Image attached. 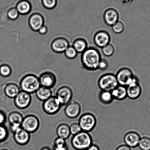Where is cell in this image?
<instances>
[{
	"mask_svg": "<svg viewBox=\"0 0 150 150\" xmlns=\"http://www.w3.org/2000/svg\"><path fill=\"white\" fill-rule=\"evenodd\" d=\"M101 59V54L98 50L94 47H89L82 53L81 61L84 69L88 71H96L98 69Z\"/></svg>",
	"mask_w": 150,
	"mask_h": 150,
	"instance_id": "6da1fadb",
	"label": "cell"
},
{
	"mask_svg": "<svg viewBox=\"0 0 150 150\" xmlns=\"http://www.w3.org/2000/svg\"><path fill=\"white\" fill-rule=\"evenodd\" d=\"M40 86L38 77L33 74H28L20 80V90L30 94L35 93Z\"/></svg>",
	"mask_w": 150,
	"mask_h": 150,
	"instance_id": "7a4b0ae2",
	"label": "cell"
},
{
	"mask_svg": "<svg viewBox=\"0 0 150 150\" xmlns=\"http://www.w3.org/2000/svg\"><path fill=\"white\" fill-rule=\"evenodd\" d=\"M73 148L76 150H86L92 144L93 139L89 132L81 131L73 135L71 140Z\"/></svg>",
	"mask_w": 150,
	"mask_h": 150,
	"instance_id": "3957f363",
	"label": "cell"
},
{
	"mask_svg": "<svg viewBox=\"0 0 150 150\" xmlns=\"http://www.w3.org/2000/svg\"><path fill=\"white\" fill-rule=\"evenodd\" d=\"M98 86L102 91H111L119 85L116 75L107 74L102 76L98 81Z\"/></svg>",
	"mask_w": 150,
	"mask_h": 150,
	"instance_id": "277c9868",
	"label": "cell"
},
{
	"mask_svg": "<svg viewBox=\"0 0 150 150\" xmlns=\"http://www.w3.org/2000/svg\"><path fill=\"white\" fill-rule=\"evenodd\" d=\"M78 123L83 131L89 132L96 127L97 119L92 113H85L80 116Z\"/></svg>",
	"mask_w": 150,
	"mask_h": 150,
	"instance_id": "5b68a950",
	"label": "cell"
},
{
	"mask_svg": "<svg viewBox=\"0 0 150 150\" xmlns=\"http://www.w3.org/2000/svg\"><path fill=\"white\" fill-rule=\"evenodd\" d=\"M62 107L60 102L56 96H52L43 102L42 109L45 113L49 115L57 113Z\"/></svg>",
	"mask_w": 150,
	"mask_h": 150,
	"instance_id": "8992f818",
	"label": "cell"
},
{
	"mask_svg": "<svg viewBox=\"0 0 150 150\" xmlns=\"http://www.w3.org/2000/svg\"><path fill=\"white\" fill-rule=\"evenodd\" d=\"M40 126V121L37 116L29 115L24 117L21 124V128L29 133L37 132Z\"/></svg>",
	"mask_w": 150,
	"mask_h": 150,
	"instance_id": "52a82bcc",
	"label": "cell"
},
{
	"mask_svg": "<svg viewBox=\"0 0 150 150\" xmlns=\"http://www.w3.org/2000/svg\"><path fill=\"white\" fill-rule=\"evenodd\" d=\"M116 76L119 85L126 87L132 83L135 77L132 71L127 68H123L119 70Z\"/></svg>",
	"mask_w": 150,
	"mask_h": 150,
	"instance_id": "ba28073f",
	"label": "cell"
},
{
	"mask_svg": "<svg viewBox=\"0 0 150 150\" xmlns=\"http://www.w3.org/2000/svg\"><path fill=\"white\" fill-rule=\"evenodd\" d=\"M56 97L62 106H65L71 101L73 96L72 89L68 86H62L57 91Z\"/></svg>",
	"mask_w": 150,
	"mask_h": 150,
	"instance_id": "9c48e42d",
	"label": "cell"
},
{
	"mask_svg": "<svg viewBox=\"0 0 150 150\" xmlns=\"http://www.w3.org/2000/svg\"><path fill=\"white\" fill-rule=\"evenodd\" d=\"M14 99V105L17 108L21 110L27 108L32 101L31 94L21 90Z\"/></svg>",
	"mask_w": 150,
	"mask_h": 150,
	"instance_id": "30bf717a",
	"label": "cell"
},
{
	"mask_svg": "<svg viewBox=\"0 0 150 150\" xmlns=\"http://www.w3.org/2000/svg\"><path fill=\"white\" fill-rule=\"evenodd\" d=\"M23 118L22 114L17 111L12 112L8 115V120L10 125V129L13 133L21 129Z\"/></svg>",
	"mask_w": 150,
	"mask_h": 150,
	"instance_id": "8fae6325",
	"label": "cell"
},
{
	"mask_svg": "<svg viewBox=\"0 0 150 150\" xmlns=\"http://www.w3.org/2000/svg\"><path fill=\"white\" fill-rule=\"evenodd\" d=\"M38 78L41 86L50 89L56 85L57 80L56 75L49 71L42 73Z\"/></svg>",
	"mask_w": 150,
	"mask_h": 150,
	"instance_id": "7c38bea8",
	"label": "cell"
},
{
	"mask_svg": "<svg viewBox=\"0 0 150 150\" xmlns=\"http://www.w3.org/2000/svg\"><path fill=\"white\" fill-rule=\"evenodd\" d=\"M126 88L127 97L131 100H136L138 98L142 93V88L139 85L138 78L136 76Z\"/></svg>",
	"mask_w": 150,
	"mask_h": 150,
	"instance_id": "4fadbf2b",
	"label": "cell"
},
{
	"mask_svg": "<svg viewBox=\"0 0 150 150\" xmlns=\"http://www.w3.org/2000/svg\"><path fill=\"white\" fill-rule=\"evenodd\" d=\"M81 107L79 103L72 101L65 106L64 112L67 117L70 119H75L81 113Z\"/></svg>",
	"mask_w": 150,
	"mask_h": 150,
	"instance_id": "5bb4252c",
	"label": "cell"
},
{
	"mask_svg": "<svg viewBox=\"0 0 150 150\" xmlns=\"http://www.w3.org/2000/svg\"><path fill=\"white\" fill-rule=\"evenodd\" d=\"M69 46V41L63 37L56 38L52 42L51 45L52 50L58 53H64Z\"/></svg>",
	"mask_w": 150,
	"mask_h": 150,
	"instance_id": "9a60e30c",
	"label": "cell"
},
{
	"mask_svg": "<svg viewBox=\"0 0 150 150\" xmlns=\"http://www.w3.org/2000/svg\"><path fill=\"white\" fill-rule=\"evenodd\" d=\"M110 34L104 30H100L95 34L94 41L95 44L102 49L110 43Z\"/></svg>",
	"mask_w": 150,
	"mask_h": 150,
	"instance_id": "2e32d148",
	"label": "cell"
},
{
	"mask_svg": "<svg viewBox=\"0 0 150 150\" xmlns=\"http://www.w3.org/2000/svg\"><path fill=\"white\" fill-rule=\"evenodd\" d=\"M13 138L16 143L21 146H24L30 142V134L21 128L13 133Z\"/></svg>",
	"mask_w": 150,
	"mask_h": 150,
	"instance_id": "e0dca14e",
	"label": "cell"
},
{
	"mask_svg": "<svg viewBox=\"0 0 150 150\" xmlns=\"http://www.w3.org/2000/svg\"><path fill=\"white\" fill-rule=\"evenodd\" d=\"M28 23L30 28L34 31H38L41 27L44 25V19L39 13L32 14L29 17Z\"/></svg>",
	"mask_w": 150,
	"mask_h": 150,
	"instance_id": "ac0fdd59",
	"label": "cell"
},
{
	"mask_svg": "<svg viewBox=\"0 0 150 150\" xmlns=\"http://www.w3.org/2000/svg\"><path fill=\"white\" fill-rule=\"evenodd\" d=\"M103 18L105 24L112 27L119 21V13L114 8H108L105 11Z\"/></svg>",
	"mask_w": 150,
	"mask_h": 150,
	"instance_id": "d6986e66",
	"label": "cell"
},
{
	"mask_svg": "<svg viewBox=\"0 0 150 150\" xmlns=\"http://www.w3.org/2000/svg\"><path fill=\"white\" fill-rule=\"evenodd\" d=\"M141 137L139 134L134 131H130L125 134L124 137L125 145L131 148L138 146Z\"/></svg>",
	"mask_w": 150,
	"mask_h": 150,
	"instance_id": "ffe728a7",
	"label": "cell"
},
{
	"mask_svg": "<svg viewBox=\"0 0 150 150\" xmlns=\"http://www.w3.org/2000/svg\"><path fill=\"white\" fill-rule=\"evenodd\" d=\"M4 90L6 96L11 98H14L21 91L20 87L13 83L7 84Z\"/></svg>",
	"mask_w": 150,
	"mask_h": 150,
	"instance_id": "44dd1931",
	"label": "cell"
},
{
	"mask_svg": "<svg viewBox=\"0 0 150 150\" xmlns=\"http://www.w3.org/2000/svg\"><path fill=\"white\" fill-rule=\"evenodd\" d=\"M113 99L118 101H122L127 97L126 87L119 85L111 91Z\"/></svg>",
	"mask_w": 150,
	"mask_h": 150,
	"instance_id": "7402d4cb",
	"label": "cell"
},
{
	"mask_svg": "<svg viewBox=\"0 0 150 150\" xmlns=\"http://www.w3.org/2000/svg\"><path fill=\"white\" fill-rule=\"evenodd\" d=\"M16 8L19 13L22 15H27L31 10V5L27 0H21L17 3Z\"/></svg>",
	"mask_w": 150,
	"mask_h": 150,
	"instance_id": "603a6c76",
	"label": "cell"
},
{
	"mask_svg": "<svg viewBox=\"0 0 150 150\" xmlns=\"http://www.w3.org/2000/svg\"><path fill=\"white\" fill-rule=\"evenodd\" d=\"M58 137L66 140L71 134L69 126L66 123H62L58 126L56 129Z\"/></svg>",
	"mask_w": 150,
	"mask_h": 150,
	"instance_id": "cb8c5ba5",
	"label": "cell"
},
{
	"mask_svg": "<svg viewBox=\"0 0 150 150\" xmlns=\"http://www.w3.org/2000/svg\"><path fill=\"white\" fill-rule=\"evenodd\" d=\"M37 98L40 101H45L52 96V92L50 88L41 86L35 92Z\"/></svg>",
	"mask_w": 150,
	"mask_h": 150,
	"instance_id": "d4e9b609",
	"label": "cell"
},
{
	"mask_svg": "<svg viewBox=\"0 0 150 150\" xmlns=\"http://www.w3.org/2000/svg\"><path fill=\"white\" fill-rule=\"evenodd\" d=\"M72 46L78 53H82L88 48L87 42L81 38L75 39L73 43Z\"/></svg>",
	"mask_w": 150,
	"mask_h": 150,
	"instance_id": "484cf974",
	"label": "cell"
},
{
	"mask_svg": "<svg viewBox=\"0 0 150 150\" xmlns=\"http://www.w3.org/2000/svg\"><path fill=\"white\" fill-rule=\"evenodd\" d=\"M99 99L101 103L105 105L111 104L114 100L111 91L102 90L99 93Z\"/></svg>",
	"mask_w": 150,
	"mask_h": 150,
	"instance_id": "4316f807",
	"label": "cell"
},
{
	"mask_svg": "<svg viewBox=\"0 0 150 150\" xmlns=\"http://www.w3.org/2000/svg\"><path fill=\"white\" fill-rule=\"evenodd\" d=\"M66 140L58 137L54 142L53 150H68Z\"/></svg>",
	"mask_w": 150,
	"mask_h": 150,
	"instance_id": "83f0119b",
	"label": "cell"
},
{
	"mask_svg": "<svg viewBox=\"0 0 150 150\" xmlns=\"http://www.w3.org/2000/svg\"><path fill=\"white\" fill-rule=\"evenodd\" d=\"M138 146L141 150H150V138L147 137L141 138Z\"/></svg>",
	"mask_w": 150,
	"mask_h": 150,
	"instance_id": "f1b7e54d",
	"label": "cell"
},
{
	"mask_svg": "<svg viewBox=\"0 0 150 150\" xmlns=\"http://www.w3.org/2000/svg\"><path fill=\"white\" fill-rule=\"evenodd\" d=\"M12 73L11 67L7 65H2L0 66V75L4 78L9 77Z\"/></svg>",
	"mask_w": 150,
	"mask_h": 150,
	"instance_id": "f546056e",
	"label": "cell"
},
{
	"mask_svg": "<svg viewBox=\"0 0 150 150\" xmlns=\"http://www.w3.org/2000/svg\"><path fill=\"white\" fill-rule=\"evenodd\" d=\"M64 53L67 59L72 60L76 58L78 54L72 46H69Z\"/></svg>",
	"mask_w": 150,
	"mask_h": 150,
	"instance_id": "4dcf8cb0",
	"label": "cell"
},
{
	"mask_svg": "<svg viewBox=\"0 0 150 150\" xmlns=\"http://www.w3.org/2000/svg\"><path fill=\"white\" fill-rule=\"evenodd\" d=\"M102 52L105 56L110 57L115 53V48L114 46L111 43H109L102 48Z\"/></svg>",
	"mask_w": 150,
	"mask_h": 150,
	"instance_id": "1f68e13d",
	"label": "cell"
},
{
	"mask_svg": "<svg viewBox=\"0 0 150 150\" xmlns=\"http://www.w3.org/2000/svg\"><path fill=\"white\" fill-rule=\"evenodd\" d=\"M9 135L8 130L4 125H0V142L6 140Z\"/></svg>",
	"mask_w": 150,
	"mask_h": 150,
	"instance_id": "d6a6232c",
	"label": "cell"
},
{
	"mask_svg": "<svg viewBox=\"0 0 150 150\" xmlns=\"http://www.w3.org/2000/svg\"><path fill=\"white\" fill-rule=\"evenodd\" d=\"M112 27L113 31L116 34L122 33L125 30L124 24L121 21H118Z\"/></svg>",
	"mask_w": 150,
	"mask_h": 150,
	"instance_id": "836d02e7",
	"label": "cell"
},
{
	"mask_svg": "<svg viewBox=\"0 0 150 150\" xmlns=\"http://www.w3.org/2000/svg\"><path fill=\"white\" fill-rule=\"evenodd\" d=\"M42 5L47 9H52L55 8L57 4V0H42Z\"/></svg>",
	"mask_w": 150,
	"mask_h": 150,
	"instance_id": "e575fe53",
	"label": "cell"
},
{
	"mask_svg": "<svg viewBox=\"0 0 150 150\" xmlns=\"http://www.w3.org/2000/svg\"><path fill=\"white\" fill-rule=\"evenodd\" d=\"M20 14L16 8H11L8 10L7 16L10 20H15L18 18Z\"/></svg>",
	"mask_w": 150,
	"mask_h": 150,
	"instance_id": "d590c367",
	"label": "cell"
},
{
	"mask_svg": "<svg viewBox=\"0 0 150 150\" xmlns=\"http://www.w3.org/2000/svg\"><path fill=\"white\" fill-rule=\"evenodd\" d=\"M71 134L76 135L82 131L81 126L78 123H74L69 126Z\"/></svg>",
	"mask_w": 150,
	"mask_h": 150,
	"instance_id": "8d00e7d4",
	"label": "cell"
},
{
	"mask_svg": "<svg viewBox=\"0 0 150 150\" xmlns=\"http://www.w3.org/2000/svg\"><path fill=\"white\" fill-rule=\"evenodd\" d=\"M109 64L107 60L105 59H101L99 64L98 69L102 71L106 70L108 68Z\"/></svg>",
	"mask_w": 150,
	"mask_h": 150,
	"instance_id": "74e56055",
	"label": "cell"
},
{
	"mask_svg": "<svg viewBox=\"0 0 150 150\" xmlns=\"http://www.w3.org/2000/svg\"><path fill=\"white\" fill-rule=\"evenodd\" d=\"M6 120V116L5 113L0 110V125H4Z\"/></svg>",
	"mask_w": 150,
	"mask_h": 150,
	"instance_id": "f35d334b",
	"label": "cell"
},
{
	"mask_svg": "<svg viewBox=\"0 0 150 150\" xmlns=\"http://www.w3.org/2000/svg\"><path fill=\"white\" fill-rule=\"evenodd\" d=\"M48 31L47 27L46 25H44L42 26L39 30H38V33L41 35H45L46 34Z\"/></svg>",
	"mask_w": 150,
	"mask_h": 150,
	"instance_id": "ab89813d",
	"label": "cell"
},
{
	"mask_svg": "<svg viewBox=\"0 0 150 150\" xmlns=\"http://www.w3.org/2000/svg\"><path fill=\"white\" fill-rule=\"evenodd\" d=\"M115 150H132L130 147L126 145H122L119 146Z\"/></svg>",
	"mask_w": 150,
	"mask_h": 150,
	"instance_id": "60d3db41",
	"label": "cell"
},
{
	"mask_svg": "<svg viewBox=\"0 0 150 150\" xmlns=\"http://www.w3.org/2000/svg\"><path fill=\"white\" fill-rule=\"evenodd\" d=\"M86 150H100L99 147L97 145L92 144Z\"/></svg>",
	"mask_w": 150,
	"mask_h": 150,
	"instance_id": "b9f144b4",
	"label": "cell"
},
{
	"mask_svg": "<svg viewBox=\"0 0 150 150\" xmlns=\"http://www.w3.org/2000/svg\"><path fill=\"white\" fill-rule=\"evenodd\" d=\"M40 150H53L51 148L48 146H43L42 147Z\"/></svg>",
	"mask_w": 150,
	"mask_h": 150,
	"instance_id": "7bdbcfd3",
	"label": "cell"
},
{
	"mask_svg": "<svg viewBox=\"0 0 150 150\" xmlns=\"http://www.w3.org/2000/svg\"><path fill=\"white\" fill-rule=\"evenodd\" d=\"M0 150H8V149H6V148H3V149H1Z\"/></svg>",
	"mask_w": 150,
	"mask_h": 150,
	"instance_id": "ee69618b",
	"label": "cell"
},
{
	"mask_svg": "<svg viewBox=\"0 0 150 150\" xmlns=\"http://www.w3.org/2000/svg\"><path fill=\"white\" fill-rule=\"evenodd\" d=\"M13 7H14V6H13Z\"/></svg>",
	"mask_w": 150,
	"mask_h": 150,
	"instance_id": "f6af8a7d",
	"label": "cell"
},
{
	"mask_svg": "<svg viewBox=\"0 0 150 150\" xmlns=\"http://www.w3.org/2000/svg\"><path fill=\"white\" fill-rule=\"evenodd\" d=\"M12 4H13V3H12Z\"/></svg>",
	"mask_w": 150,
	"mask_h": 150,
	"instance_id": "bcb514c9",
	"label": "cell"
}]
</instances>
